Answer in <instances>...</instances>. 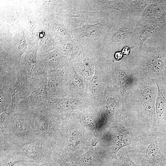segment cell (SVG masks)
Here are the masks:
<instances>
[{
	"instance_id": "obj_1",
	"label": "cell",
	"mask_w": 166,
	"mask_h": 166,
	"mask_svg": "<svg viewBox=\"0 0 166 166\" xmlns=\"http://www.w3.org/2000/svg\"><path fill=\"white\" fill-rule=\"evenodd\" d=\"M0 132V151L19 150L42 138L33 122L22 112L10 114L8 125Z\"/></svg>"
},
{
	"instance_id": "obj_2",
	"label": "cell",
	"mask_w": 166,
	"mask_h": 166,
	"mask_svg": "<svg viewBox=\"0 0 166 166\" xmlns=\"http://www.w3.org/2000/svg\"><path fill=\"white\" fill-rule=\"evenodd\" d=\"M141 16L136 17L120 13L113 22L97 49L100 52L114 53L125 47L135 48L133 43L134 28Z\"/></svg>"
},
{
	"instance_id": "obj_3",
	"label": "cell",
	"mask_w": 166,
	"mask_h": 166,
	"mask_svg": "<svg viewBox=\"0 0 166 166\" xmlns=\"http://www.w3.org/2000/svg\"><path fill=\"white\" fill-rule=\"evenodd\" d=\"M66 10L60 12V19L72 29L87 24H94L103 20L115 10L90 11L88 0L68 1Z\"/></svg>"
},
{
	"instance_id": "obj_4",
	"label": "cell",
	"mask_w": 166,
	"mask_h": 166,
	"mask_svg": "<svg viewBox=\"0 0 166 166\" xmlns=\"http://www.w3.org/2000/svg\"><path fill=\"white\" fill-rule=\"evenodd\" d=\"M48 101L39 103L19 112L26 115L34 123L42 138L51 144L61 126V119Z\"/></svg>"
},
{
	"instance_id": "obj_5",
	"label": "cell",
	"mask_w": 166,
	"mask_h": 166,
	"mask_svg": "<svg viewBox=\"0 0 166 166\" xmlns=\"http://www.w3.org/2000/svg\"><path fill=\"white\" fill-rule=\"evenodd\" d=\"M140 72L166 77V44L158 31L150 38L148 47L138 65Z\"/></svg>"
},
{
	"instance_id": "obj_6",
	"label": "cell",
	"mask_w": 166,
	"mask_h": 166,
	"mask_svg": "<svg viewBox=\"0 0 166 166\" xmlns=\"http://www.w3.org/2000/svg\"><path fill=\"white\" fill-rule=\"evenodd\" d=\"M120 14L115 10L99 23L87 24L73 29L72 39L83 46L97 49L113 22Z\"/></svg>"
},
{
	"instance_id": "obj_7",
	"label": "cell",
	"mask_w": 166,
	"mask_h": 166,
	"mask_svg": "<svg viewBox=\"0 0 166 166\" xmlns=\"http://www.w3.org/2000/svg\"><path fill=\"white\" fill-rule=\"evenodd\" d=\"M19 153L24 161L41 164L55 162L50 144L43 138L25 146Z\"/></svg>"
},
{
	"instance_id": "obj_8",
	"label": "cell",
	"mask_w": 166,
	"mask_h": 166,
	"mask_svg": "<svg viewBox=\"0 0 166 166\" xmlns=\"http://www.w3.org/2000/svg\"><path fill=\"white\" fill-rule=\"evenodd\" d=\"M33 92L26 68L22 65L17 68V80L10 90L12 98L10 114L14 112L19 101L27 98Z\"/></svg>"
},
{
	"instance_id": "obj_9",
	"label": "cell",
	"mask_w": 166,
	"mask_h": 166,
	"mask_svg": "<svg viewBox=\"0 0 166 166\" xmlns=\"http://www.w3.org/2000/svg\"><path fill=\"white\" fill-rule=\"evenodd\" d=\"M157 26L156 21L142 16L137 21L133 32V43L134 47L139 52L141 51L145 42L154 34L155 29Z\"/></svg>"
},
{
	"instance_id": "obj_10",
	"label": "cell",
	"mask_w": 166,
	"mask_h": 166,
	"mask_svg": "<svg viewBox=\"0 0 166 166\" xmlns=\"http://www.w3.org/2000/svg\"><path fill=\"white\" fill-rule=\"evenodd\" d=\"M24 61L29 81L33 92L39 88L47 78L38 71L35 52H30L26 56Z\"/></svg>"
},
{
	"instance_id": "obj_11",
	"label": "cell",
	"mask_w": 166,
	"mask_h": 166,
	"mask_svg": "<svg viewBox=\"0 0 166 166\" xmlns=\"http://www.w3.org/2000/svg\"><path fill=\"white\" fill-rule=\"evenodd\" d=\"M38 58V70L47 78L48 70L62 68L67 62L66 57L57 51L41 56Z\"/></svg>"
},
{
	"instance_id": "obj_12",
	"label": "cell",
	"mask_w": 166,
	"mask_h": 166,
	"mask_svg": "<svg viewBox=\"0 0 166 166\" xmlns=\"http://www.w3.org/2000/svg\"><path fill=\"white\" fill-rule=\"evenodd\" d=\"M63 73L61 70L51 69L48 71L46 90L49 98H59L63 96Z\"/></svg>"
},
{
	"instance_id": "obj_13",
	"label": "cell",
	"mask_w": 166,
	"mask_h": 166,
	"mask_svg": "<svg viewBox=\"0 0 166 166\" xmlns=\"http://www.w3.org/2000/svg\"><path fill=\"white\" fill-rule=\"evenodd\" d=\"M47 80L27 98L18 102L15 111L22 112L41 102L47 101L49 98L46 90Z\"/></svg>"
},
{
	"instance_id": "obj_14",
	"label": "cell",
	"mask_w": 166,
	"mask_h": 166,
	"mask_svg": "<svg viewBox=\"0 0 166 166\" xmlns=\"http://www.w3.org/2000/svg\"><path fill=\"white\" fill-rule=\"evenodd\" d=\"M70 163L72 166H107L99 157L96 147L93 146Z\"/></svg>"
},
{
	"instance_id": "obj_15",
	"label": "cell",
	"mask_w": 166,
	"mask_h": 166,
	"mask_svg": "<svg viewBox=\"0 0 166 166\" xmlns=\"http://www.w3.org/2000/svg\"><path fill=\"white\" fill-rule=\"evenodd\" d=\"M158 93L156 104L157 115L161 122L166 119V80H161L157 84Z\"/></svg>"
},
{
	"instance_id": "obj_16",
	"label": "cell",
	"mask_w": 166,
	"mask_h": 166,
	"mask_svg": "<svg viewBox=\"0 0 166 166\" xmlns=\"http://www.w3.org/2000/svg\"><path fill=\"white\" fill-rule=\"evenodd\" d=\"M166 11V0H153L148 5L143 12L141 16L156 21Z\"/></svg>"
},
{
	"instance_id": "obj_17",
	"label": "cell",
	"mask_w": 166,
	"mask_h": 166,
	"mask_svg": "<svg viewBox=\"0 0 166 166\" xmlns=\"http://www.w3.org/2000/svg\"><path fill=\"white\" fill-rule=\"evenodd\" d=\"M92 6L95 11L113 10L124 14L125 12L124 0H93Z\"/></svg>"
},
{
	"instance_id": "obj_18",
	"label": "cell",
	"mask_w": 166,
	"mask_h": 166,
	"mask_svg": "<svg viewBox=\"0 0 166 166\" xmlns=\"http://www.w3.org/2000/svg\"><path fill=\"white\" fill-rule=\"evenodd\" d=\"M56 46L62 54L70 57H74L80 51L83 46L72 39L62 40L57 42Z\"/></svg>"
},
{
	"instance_id": "obj_19",
	"label": "cell",
	"mask_w": 166,
	"mask_h": 166,
	"mask_svg": "<svg viewBox=\"0 0 166 166\" xmlns=\"http://www.w3.org/2000/svg\"><path fill=\"white\" fill-rule=\"evenodd\" d=\"M153 0H124V15L136 17H140L149 4Z\"/></svg>"
},
{
	"instance_id": "obj_20",
	"label": "cell",
	"mask_w": 166,
	"mask_h": 166,
	"mask_svg": "<svg viewBox=\"0 0 166 166\" xmlns=\"http://www.w3.org/2000/svg\"><path fill=\"white\" fill-rule=\"evenodd\" d=\"M0 166H14L17 164L24 161L19 150L0 151Z\"/></svg>"
},
{
	"instance_id": "obj_21",
	"label": "cell",
	"mask_w": 166,
	"mask_h": 166,
	"mask_svg": "<svg viewBox=\"0 0 166 166\" xmlns=\"http://www.w3.org/2000/svg\"><path fill=\"white\" fill-rule=\"evenodd\" d=\"M72 30L66 25L58 23H55L52 28L53 35L57 40L72 39Z\"/></svg>"
},
{
	"instance_id": "obj_22",
	"label": "cell",
	"mask_w": 166,
	"mask_h": 166,
	"mask_svg": "<svg viewBox=\"0 0 166 166\" xmlns=\"http://www.w3.org/2000/svg\"><path fill=\"white\" fill-rule=\"evenodd\" d=\"M130 142V139L128 136L120 134L117 135L113 141L111 159H117L116 154L118 151L122 147L129 144Z\"/></svg>"
},
{
	"instance_id": "obj_23",
	"label": "cell",
	"mask_w": 166,
	"mask_h": 166,
	"mask_svg": "<svg viewBox=\"0 0 166 166\" xmlns=\"http://www.w3.org/2000/svg\"><path fill=\"white\" fill-rule=\"evenodd\" d=\"M0 113L7 112L9 105L11 103L12 98L10 91H0Z\"/></svg>"
},
{
	"instance_id": "obj_24",
	"label": "cell",
	"mask_w": 166,
	"mask_h": 166,
	"mask_svg": "<svg viewBox=\"0 0 166 166\" xmlns=\"http://www.w3.org/2000/svg\"><path fill=\"white\" fill-rule=\"evenodd\" d=\"M118 161V166H140L135 164L127 153H123Z\"/></svg>"
},
{
	"instance_id": "obj_25",
	"label": "cell",
	"mask_w": 166,
	"mask_h": 166,
	"mask_svg": "<svg viewBox=\"0 0 166 166\" xmlns=\"http://www.w3.org/2000/svg\"><path fill=\"white\" fill-rule=\"evenodd\" d=\"M101 81L100 78L97 75L93 77L91 83V89L93 94L95 96H97L100 91Z\"/></svg>"
},
{
	"instance_id": "obj_26",
	"label": "cell",
	"mask_w": 166,
	"mask_h": 166,
	"mask_svg": "<svg viewBox=\"0 0 166 166\" xmlns=\"http://www.w3.org/2000/svg\"><path fill=\"white\" fill-rule=\"evenodd\" d=\"M10 112H5L0 114V130H3L8 125L10 117Z\"/></svg>"
},
{
	"instance_id": "obj_27",
	"label": "cell",
	"mask_w": 166,
	"mask_h": 166,
	"mask_svg": "<svg viewBox=\"0 0 166 166\" xmlns=\"http://www.w3.org/2000/svg\"><path fill=\"white\" fill-rule=\"evenodd\" d=\"M57 163L54 162L45 164H38L32 162L22 161L18 163L14 166H56Z\"/></svg>"
},
{
	"instance_id": "obj_28",
	"label": "cell",
	"mask_w": 166,
	"mask_h": 166,
	"mask_svg": "<svg viewBox=\"0 0 166 166\" xmlns=\"http://www.w3.org/2000/svg\"><path fill=\"white\" fill-rule=\"evenodd\" d=\"M159 30L161 33L166 32V11L164 12L157 21Z\"/></svg>"
},
{
	"instance_id": "obj_29",
	"label": "cell",
	"mask_w": 166,
	"mask_h": 166,
	"mask_svg": "<svg viewBox=\"0 0 166 166\" xmlns=\"http://www.w3.org/2000/svg\"><path fill=\"white\" fill-rule=\"evenodd\" d=\"M160 144L163 154L166 159V132L161 134L160 138Z\"/></svg>"
},
{
	"instance_id": "obj_30",
	"label": "cell",
	"mask_w": 166,
	"mask_h": 166,
	"mask_svg": "<svg viewBox=\"0 0 166 166\" xmlns=\"http://www.w3.org/2000/svg\"><path fill=\"white\" fill-rule=\"evenodd\" d=\"M54 160L60 166H72L71 163L65 159L60 157H53Z\"/></svg>"
},
{
	"instance_id": "obj_31",
	"label": "cell",
	"mask_w": 166,
	"mask_h": 166,
	"mask_svg": "<svg viewBox=\"0 0 166 166\" xmlns=\"http://www.w3.org/2000/svg\"><path fill=\"white\" fill-rule=\"evenodd\" d=\"M123 54L121 51H119L115 52L114 54V57L115 59L117 60L121 59L122 58Z\"/></svg>"
},
{
	"instance_id": "obj_32",
	"label": "cell",
	"mask_w": 166,
	"mask_h": 166,
	"mask_svg": "<svg viewBox=\"0 0 166 166\" xmlns=\"http://www.w3.org/2000/svg\"><path fill=\"white\" fill-rule=\"evenodd\" d=\"M158 31L166 44V32L161 33L159 30Z\"/></svg>"
},
{
	"instance_id": "obj_33",
	"label": "cell",
	"mask_w": 166,
	"mask_h": 166,
	"mask_svg": "<svg viewBox=\"0 0 166 166\" xmlns=\"http://www.w3.org/2000/svg\"><path fill=\"white\" fill-rule=\"evenodd\" d=\"M56 166H60V165L57 164Z\"/></svg>"
},
{
	"instance_id": "obj_34",
	"label": "cell",
	"mask_w": 166,
	"mask_h": 166,
	"mask_svg": "<svg viewBox=\"0 0 166 166\" xmlns=\"http://www.w3.org/2000/svg\"></svg>"
}]
</instances>
